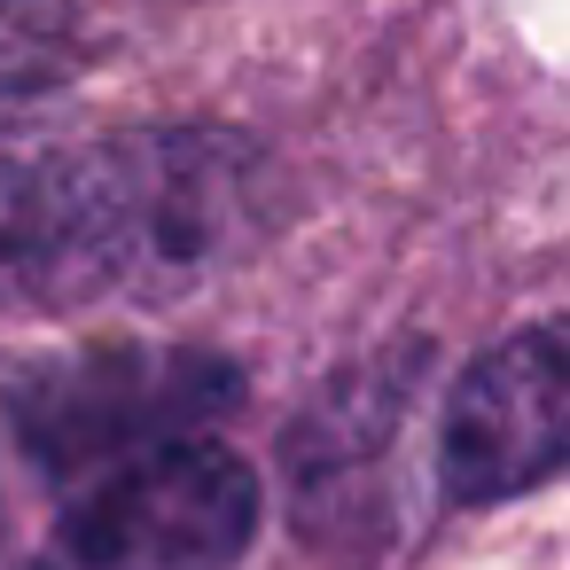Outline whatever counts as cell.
Wrapping results in <instances>:
<instances>
[{
	"label": "cell",
	"mask_w": 570,
	"mask_h": 570,
	"mask_svg": "<svg viewBox=\"0 0 570 570\" xmlns=\"http://www.w3.org/2000/svg\"><path fill=\"white\" fill-rule=\"evenodd\" d=\"M258 157L219 134H118L0 157V305L165 297L243 250Z\"/></svg>",
	"instance_id": "1"
},
{
	"label": "cell",
	"mask_w": 570,
	"mask_h": 570,
	"mask_svg": "<svg viewBox=\"0 0 570 570\" xmlns=\"http://www.w3.org/2000/svg\"><path fill=\"white\" fill-rule=\"evenodd\" d=\"M258 531V476L204 430L141 445L71 476L56 562L63 570H235Z\"/></svg>",
	"instance_id": "2"
},
{
	"label": "cell",
	"mask_w": 570,
	"mask_h": 570,
	"mask_svg": "<svg viewBox=\"0 0 570 570\" xmlns=\"http://www.w3.org/2000/svg\"><path fill=\"white\" fill-rule=\"evenodd\" d=\"M235 406V367L212 352H149V344H102L32 367L9 383V430L56 484L110 469L141 445L212 430Z\"/></svg>",
	"instance_id": "3"
},
{
	"label": "cell",
	"mask_w": 570,
	"mask_h": 570,
	"mask_svg": "<svg viewBox=\"0 0 570 570\" xmlns=\"http://www.w3.org/2000/svg\"><path fill=\"white\" fill-rule=\"evenodd\" d=\"M570 453V352L562 328H523L461 367L438 422V476L453 508L539 492Z\"/></svg>",
	"instance_id": "4"
}]
</instances>
